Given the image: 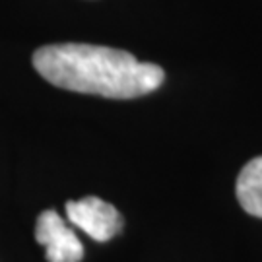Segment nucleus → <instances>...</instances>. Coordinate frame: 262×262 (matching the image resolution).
I'll list each match as a JSON object with an SVG mask.
<instances>
[{"label": "nucleus", "instance_id": "4", "mask_svg": "<svg viewBox=\"0 0 262 262\" xmlns=\"http://www.w3.org/2000/svg\"><path fill=\"white\" fill-rule=\"evenodd\" d=\"M237 200L247 214L262 217V156L251 159L237 177Z\"/></svg>", "mask_w": 262, "mask_h": 262}, {"label": "nucleus", "instance_id": "3", "mask_svg": "<svg viewBox=\"0 0 262 262\" xmlns=\"http://www.w3.org/2000/svg\"><path fill=\"white\" fill-rule=\"evenodd\" d=\"M35 239L45 247L47 262H80L84 245L55 210H45L37 217Z\"/></svg>", "mask_w": 262, "mask_h": 262}, {"label": "nucleus", "instance_id": "1", "mask_svg": "<svg viewBox=\"0 0 262 262\" xmlns=\"http://www.w3.org/2000/svg\"><path fill=\"white\" fill-rule=\"evenodd\" d=\"M33 66L56 88L109 99L150 94L165 78L161 66L140 62L128 51L88 43L45 45L33 53Z\"/></svg>", "mask_w": 262, "mask_h": 262}, {"label": "nucleus", "instance_id": "2", "mask_svg": "<svg viewBox=\"0 0 262 262\" xmlns=\"http://www.w3.org/2000/svg\"><path fill=\"white\" fill-rule=\"evenodd\" d=\"M66 217L74 227L99 243L111 241L122 229V215L119 210L97 196L66 202Z\"/></svg>", "mask_w": 262, "mask_h": 262}]
</instances>
